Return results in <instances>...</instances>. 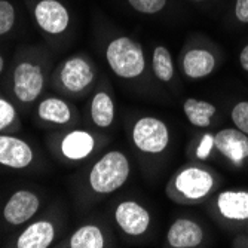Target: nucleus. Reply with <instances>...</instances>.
Instances as JSON below:
<instances>
[{"label":"nucleus","instance_id":"nucleus-1","mask_svg":"<svg viewBox=\"0 0 248 248\" xmlns=\"http://www.w3.org/2000/svg\"><path fill=\"white\" fill-rule=\"evenodd\" d=\"M216 178L211 171L199 165H187L177 171L167 186L168 196L178 204H196L214 189Z\"/></svg>","mask_w":248,"mask_h":248},{"label":"nucleus","instance_id":"nucleus-2","mask_svg":"<svg viewBox=\"0 0 248 248\" xmlns=\"http://www.w3.org/2000/svg\"><path fill=\"white\" fill-rule=\"evenodd\" d=\"M131 167L128 157L118 150L106 153L89 172V185L101 195L121 189L129 177Z\"/></svg>","mask_w":248,"mask_h":248},{"label":"nucleus","instance_id":"nucleus-3","mask_svg":"<svg viewBox=\"0 0 248 248\" xmlns=\"http://www.w3.org/2000/svg\"><path fill=\"white\" fill-rule=\"evenodd\" d=\"M106 58L111 72L124 79L139 78L146 69L143 48L126 36L113 39L108 43Z\"/></svg>","mask_w":248,"mask_h":248},{"label":"nucleus","instance_id":"nucleus-4","mask_svg":"<svg viewBox=\"0 0 248 248\" xmlns=\"http://www.w3.org/2000/svg\"><path fill=\"white\" fill-rule=\"evenodd\" d=\"M132 141L144 153H161L168 147L170 131L165 122L152 116L141 118L132 128Z\"/></svg>","mask_w":248,"mask_h":248},{"label":"nucleus","instance_id":"nucleus-5","mask_svg":"<svg viewBox=\"0 0 248 248\" xmlns=\"http://www.w3.org/2000/svg\"><path fill=\"white\" fill-rule=\"evenodd\" d=\"M43 89V73L39 65L24 61L14 72V93L22 103L34 101Z\"/></svg>","mask_w":248,"mask_h":248},{"label":"nucleus","instance_id":"nucleus-6","mask_svg":"<svg viewBox=\"0 0 248 248\" xmlns=\"http://www.w3.org/2000/svg\"><path fill=\"white\" fill-rule=\"evenodd\" d=\"M115 220L118 226L131 236L146 233L150 226L149 211L135 201H124L115 210Z\"/></svg>","mask_w":248,"mask_h":248},{"label":"nucleus","instance_id":"nucleus-7","mask_svg":"<svg viewBox=\"0 0 248 248\" xmlns=\"http://www.w3.org/2000/svg\"><path fill=\"white\" fill-rule=\"evenodd\" d=\"M214 147L232 164L241 167L248 157V134L238 128L220 129L214 135Z\"/></svg>","mask_w":248,"mask_h":248},{"label":"nucleus","instance_id":"nucleus-8","mask_svg":"<svg viewBox=\"0 0 248 248\" xmlns=\"http://www.w3.org/2000/svg\"><path fill=\"white\" fill-rule=\"evenodd\" d=\"M34 16L42 30L49 34L62 33L70 22V15L58 0H40L34 8Z\"/></svg>","mask_w":248,"mask_h":248},{"label":"nucleus","instance_id":"nucleus-9","mask_svg":"<svg viewBox=\"0 0 248 248\" xmlns=\"http://www.w3.org/2000/svg\"><path fill=\"white\" fill-rule=\"evenodd\" d=\"M39 198L30 190H18L6 202L3 217L9 224L18 226L30 220L39 210Z\"/></svg>","mask_w":248,"mask_h":248},{"label":"nucleus","instance_id":"nucleus-10","mask_svg":"<svg viewBox=\"0 0 248 248\" xmlns=\"http://www.w3.org/2000/svg\"><path fill=\"white\" fill-rule=\"evenodd\" d=\"M61 83L70 93H80L94 80V70L89 62L80 57L67 60L60 72Z\"/></svg>","mask_w":248,"mask_h":248},{"label":"nucleus","instance_id":"nucleus-11","mask_svg":"<svg viewBox=\"0 0 248 248\" xmlns=\"http://www.w3.org/2000/svg\"><path fill=\"white\" fill-rule=\"evenodd\" d=\"M33 161L31 147L21 139L11 135H0V164L22 170L27 168Z\"/></svg>","mask_w":248,"mask_h":248},{"label":"nucleus","instance_id":"nucleus-12","mask_svg":"<svg viewBox=\"0 0 248 248\" xmlns=\"http://www.w3.org/2000/svg\"><path fill=\"white\" fill-rule=\"evenodd\" d=\"M204 232L193 220L178 218L175 220L167 235V242L172 248H195L202 242Z\"/></svg>","mask_w":248,"mask_h":248},{"label":"nucleus","instance_id":"nucleus-13","mask_svg":"<svg viewBox=\"0 0 248 248\" xmlns=\"http://www.w3.org/2000/svg\"><path fill=\"white\" fill-rule=\"evenodd\" d=\"M94 147H95V141L93 135L80 129L69 132L61 143L62 155L67 159H72V161L85 159V157H88L93 153Z\"/></svg>","mask_w":248,"mask_h":248},{"label":"nucleus","instance_id":"nucleus-14","mask_svg":"<svg viewBox=\"0 0 248 248\" xmlns=\"http://www.w3.org/2000/svg\"><path fill=\"white\" fill-rule=\"evenodd\" d=\"M55 236V228L51 221H36L22 232L16 241L18 248H48Z\"/></svg>","mask_w":248,"mask_h":248},{"label":"nucleus","instance_id":"nucleus-15","mask_svg":"<svg viewBox=\"0 0 248 248\" xmlns=\"http://www.w3.org/2000/svg\"><path fill=\"white\" fill-rule=\"evenodd\" d=\"M216 67L214 55L207 49H190L183 58V72L189 79H201L213 73Z\"/></svg>","mask_w":248,"mask_h":248},{"label":"nucleus","instance_id":"nucleus-16","mask_svg":"<svg viewBox=\"0 0 248 248\" xmlns=\"http://www.w3.org/2000/svg\"><path fill=\"white\" fill-rule=\"evenodd\" d=\"M217 207L229 220H248V192H223L217 198Z\"/></svg>","mask_w":248,"mask_h":248},{"label":"nucleus","instance_id":"nucleus-17","mask_svg":"<svg viewBox=\"0 0 248 248\" xmlns=\"http://www.w3.org/2000/svg\"><path fill=\"white\" fill-rule=\"evenodd\" d=\"M185 115L187 121L198 128H207L211 124V118L216 115V106L204 101V100H196V98H187L183 104Z\"/></svg>","mask_w":248,"mask_h":248},{"label":"nucleus","instance_id":"nucleus-18","mask_svg":"<svg viewBox=\"0 0 248 248\" xmlns=\"http://www.w3.org/2000/svg\"><path fill=\"white\" fill-rule=\"evenodd\" d=\"M91 119L100 128H108L115 121V103L107 93H97L91 101Z\"/></svg>","mask_w":248,"mask_h":248},{"label":"nucleus","instance_id":"nucleus-19","mask_svg":"<svg viewBox=\"0 0 248 248\" xmlns=\"http://www.w3.org/2000/svg\"><path fill=\"white\" fill-rule=\"evenodd\" d=\"M39 116L46 122L62 125L70 121L72 113L65 101L60 98H46L39 104Z\"/></svg>","mask_w":248,"mask_h":248},{"label":"nucleus","instance_id":"nucleus-20","mask_svg":"<svg viewBox=\"0 0 248 248\" xmlns=\"http://www.w3.org/2000/svg\"><path fill=\"white\" fill-rule=\"evenodd\" d=\"M72 248H103L104 236L95 224H85L79 228L70 238Z\"/></svg>","mask_w":248,"mask_h":248},{"label":"nucleus","instance_id":"nucleus-21","mask_svg":"<svg viewBox=\"0 0 248 248\" xmlns=\"http://www.w3.org/2000/svg\"><path fill=\"white\" fill-rule=\"evenodd\" d=\"M152 65L156 78L161 82H170L174 76V64L172 57L168 48L165 46H156L152 58Z\"/></svg>","mask_w":248,"mask_h":248},{"label":"nucleus","instance_id":"nucleus-22","mask_svg":"<svg viewBox=\"0 0 248 248\" xmlns=\"http://www.w3.org/2000/svg\"><path fill=\"white\" fill-rule=\"evenodd\" d=\"M168 0H128L134 11L144 15H155L167 6Z\"/></svg>","mask_w":248,"mask_h":248},{"label":"nucleus","instance_id":"nucleus-23","mask_svg":"<svg viewBox=\"0 0 248 248\" xmlns=\"http://www.w3.org/2000/svg\"><path fill=\"white\" fill-rule=\"evenodd\" d=\"M15 22V8L8 0H0V36L12 30Z\"/></svg>","mask_w":248,"mask_h":248},{"label":"nucleus","instance_id":"nucleus-24","mask_svg":"<svg viewBox=\"0 0 248 248\" xmlns=\"http://www.w3.org/2000/svg\"><path fill=\"white\" fill-rule=\"evenodd\" d=\"M232 122L235 124V126L248 134V101H241L238 103L233 108H232Z\"/></svg>","mask_w":248,"mask_h":248},{"label":"nucleus","instance_id":"nucleus-25","mask_svg":"<svg viewBox=\"0 0 248 248\" xmlns=\"http://www.w3.org/2000/svg\"><path fill=\"white\" fill-rule=\"evenodd\" d=\"M15 121V108L11 103L0 98V131L8 128Z\"/></svg>","mask_w":248,"mask_h":248},{"label":"nucleus","instance_id":"nucleus-26","mask_svg":"<svg viewBox=\"0 0 248 248\" xmlns=\"http://www.w3.org/2000/svg\"><path fill=\"white\" fill-rule=\"evenodd\" d=\"M214 147V135L213 134H205L201 139L198 147H196V157L198 159H207L210 156L211 150Z\"/></svg>","mask_w":248,"mask_h":248},{"label":"nucleus","instance_id":"nucleus-27","mask_svg":"<svg viewBox=\"0 0 248 248\" xmlns=\"http://www.w3.org/2000/svg\"><path fill=\"white\" fill-rule=\"evenodd\" d=\"M233 12L239 22L248 24V0H236Z\"/></svg>","mask_w":248,"mask_h":248},{"label":"nucleus","instance_id":"nucleus-28","mask_svg":"<svg viewBox=\"0 0 248 248\" xmlns=\"http://www.w3.org/2000/svg\"><path fill=\"white\" fill-rule=\"evenodd\" d=\"M239 62H241V65H242V69L245 70V72H248V45L247 46L241 51V54H239Z\"/></svg>","mask_w":248,"mask_h":248},{"label":"nucleus","instance_id":"nucleus-29","mask_svg":"<svg viewBox=\"0 0 248 248\" xmlns=\"http://www.w3.org/2000/svg\"><path fill=\"white\" fill-rule=\"evenodd\" d=\"M3 67H5V61H3L2 55H0V73H2V72H3Z\"/></svg>","mask_w":248,"mask_h":248},{"label":"nucleus","instance_id":"nucleus-30","mask_svg":"<svg viewBox=\"0 0 248 248\" xmlns=\"http://www.w3.org/2000/svg\"><path fill=\"white\" fill-rule=\"evenodd\" d=\"M192 2H205V0H192Z\"/></svg>","mask_w":248,"mask_h":248}]
</instances>
